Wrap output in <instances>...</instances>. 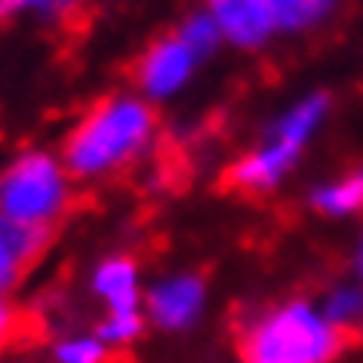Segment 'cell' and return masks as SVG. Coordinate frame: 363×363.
I'll return each mask as SVG.
<instances>
[{
    "mask_svg": "<svg viewBox=\"0 0 363 363\" xmlns=\"http://www.w3.org/2000/svg\"><path fill=\"white\" fill-rule=\"evenodd\" d=\"M16 326H19V311H16L10 296H0V348L13 339Z\"/></svg>",
    "mask_w": 363,
    "mask_h": 363,
    "instance_id": "17",
    "label": "cell"
},
{
    "mask_svg": "<svg viewBox=\"0 0 363 363\" xmlns=\"http://www.w3.org/2000/svg\"><path fill=\"white\" fill-rule=\"evenodd\" d=\"M86 293L105 308V314L142 311V271L139 262L126 252H108L96 259L86 274Z\"/></svg>",
    "mask_w": 363,
    "mask_h": 363,
    "instance_id": "6",
    "label": "cell"
},
{
    "mask_svg": "<svg viewBox=\"0 0 363 363\" xmlns=\"http://www.w3.org/2000/svg\"><path fill=\"white\" fill-rule=\"evenodd\" d=\"M50 363H111L114 351H108L96 339L93 330H65L47 345Z\"/></svg>",
    "mask_w": 363,
    "mask_h": 363,
    "instance_id": "10",
    "label": "cell"
},
{
    "mask_svg": "<svg viewBox=\"0 0 363 363\" xmlns=\"http://www.w3.org/2000/svg\"><path fill=\"white\" fill-rule=\"evenodd\" d=\"M357 317H363V293H357V289H339L335 296H330V302H326V320L333 326L351 323Z\"/></svg>",
    "mask_w": 363,
    "mask_h": 363,
    "instance_id": "16",
    "label": "cell"
},
{
    "mask_svg": "<svg viewBox=\"0 0 363 363\" xmlns=\"http://www.w3.org/2000/svg\"><path fill=\"white\" fill-rule=\"evenodd\" d=\"M197 65H201V59L172 31L167 38L154 40L139 56V62H135V68H133L135 93L142 99H148L151 105L169 102L172 96H179L182 89L188 86V80L194 77Z\"/></svg>",
    "mask_w": 363,
    "mask_h": 363,
    "instance_id": "5",
    "label": "cell"
},
{
    "mask_svg": "<svg viewBox=\"0 0 363 363\" xmlns=\"http://www.w3.org/2000/svg\"><path fill=\"white\" fill-rule=\"evenodd\" d=\"M206 308V284L191 271L154 277L142 293V314L160 333H185L201 320Z\"/></svg>",
    "mask_w": 363,
    "mask_h": 363,
    "instance_id": "4",
    "label": "cell"
},
{
    "mask_svg": "<svg viewBox=\"0 0 363 363\" xmlns=\"http://www.w3.org/2000/svg\"><path fill=\"white\" fill-rule=\"evenodd\" d=\"M16 19H19V13H16L13 0H0V25H10Z\"/></svg>",
    "mask_w": 363,
    "mask_h": 363,
    "instance_id": "18",
    "label": "cell"
},
{
    "mask_svg": "<svg viewBox=\"0 0 363 363\" xmlns=\"http://www.w3.org/2000/svg\"><path fill=\"white\" fill-rule=\"evenodd\" d=\"M19 19H31L40 25H59L68 22L86 0H13Z\"/></svg>",
    "mask_w": 363,
    "mask_h": 363,
    "instance_id": "15",
    "label": "cell"
},
{
    "mask_svg": "<svg viewBox=\"0 0 363 363\" xmlns=\"http://www.w3.org/2000/svg\"><path fill=\"white\" fill-rule=\"evenodd\" d=\"M360 274H363V252H360Z\"/></svg>",
    "mask_w": 363,
    "mask_h": 363,
    "instance_id": "19",
    "label": "cell"
},
{
    "mask_svg": "<svg viewBox=\"0 0 363 363\" xmlns=\"http://www.w3.org/2000/svg\"><path fill=\"white\" fill-rule=\"evenodd\" d=\"M56 231L16 225L0 216V296H10L25 284L28 271L47 256Z\"/></svg>",
    "mask_w": 363,
    "mask_h": 363,
    "instance_id": "7",
    "label": "cell"
},
{
    "mask_svg": "<svg viewBox=\"0 0 363 363\" xmlns=\"http://www.w3.org/2000/svg\"><path fill=\"white\" fill-rule=\"evenodd\" d=\"M314 206L320 213H330V216H342V213L360 210V206H363V172L320 188V191L314 194Z\"/></svg>",
    "mask_w": 363,
    "mask_h": 363,
    "instance_id": "13",
    "label": "cell"
},
{
    "mask_svg": "<svg viewBox=\"0 0 363 363\" xmlns=\"http://www.w3.org/2000/svg\"><path fill=\"white\" fill-rule=\"evenodd\" d=\"M298 148H302L298 142H289L284 135H271V142L262 151L234 163L228 169V182L240 191H265L293 167Z\"/></svg>",
    "mask_w": 363,
    "mask_h": 363,
    "instance_id": "9",
    "label": "cell"
},
{
    "mask_svg": "<svg viewBox=\"0 0 363 363\" xmlns=\"http://www.w3.org/2000/svg\"><path fill=\"white\" fill-rule=\"evenodd\" d=\"M206 13L219 25L222 38L238 47H259L277 28L268 0H206Z\"/></svg>",
    "mask_w": 363,
    "mask_h": 363,
    "instance_id": "8",
    "label": "cell"
},
{
    "mask_svg": "<svg viewBox=\"0 0 363 363\" xmlns=\"http://www.w3.org/2000/svg\"><path fill=\"white\" fill-rule=\"evenodd\" d=\"M342 333L305 305L268 314L243 339L250 363H326L339 351Z\"/></svg>",
    "mask_w": 363,
    "mask_h": 363,
    "instance_id": "3",
    "label": "cell"
},
{
    "mask_svg": "<svg viewBox=\"0 0 363 363\" xmlns=\"http://www.w3.org/2000/svg\"><path fill=\"white\" fill-rule=\"evenodd\" d=\"M274 10L277 28H302L330 13L333 0H268Z\"/></svg>",
    "mask_w": 363,
    "mask_h": 363,
    "instance_id": "14",
    "label": "cell"
},
{
    "mask_svg": "<svg viewBox=\"0 0 363 363\" xmlns=\"http://www.w3.org/2000/svg\"><path fill=\"white\" fill-rule=\"evenodd\" d=\"M96 333V339L105 345L108 351H123L135 345L145 333V314L142 311H133V314H102L99 320L89 326Z\"/></svg>",
    "mask_w": 363,
    "mask_h": 363,
    "instance_id": "11",
    "label": "cell"
},
{
    "mask_svg": "<svg viewBox=\"0 0 363 363\" xmlns=\"http://www.w3.org/2000/svg\"><path fill=\"white\" fill-rule=\"evenodd\" d=\"M179 34V40L185 43L188 50L194 52L197 59H210L216 50H219V43H222V31H219V25L213 22V16L206 13V10H197L191 13L185 22L176 28Z\"/></svg>",
    "mask_w": 363,
    "mask_h": 363,
    "instance_id": "12",
    "label": "cell"
},
{
    "mask_svg": "<svg viewBox=\"0 0 363 363\" xmlns=\"http://www.w3.org/2000/svg\"><path fill=\"white\" fill-rule=\"evenodd\" d=\"M157 135L160 117L148 99L108 93L65 133L59 154L77 185H99L148 157Z\"/></svg>",
    "mask_w": 363,
    "mask_h": 363,
    "instance_id": "1",
    "label": "cell"
},
{
    "mask_svg": "<svg viewBox=\"0 0 363 363\" xmlns=\"http://www.w3.org/2000/svg\"><path fill=\"white\" fill-rule=\"evenodd\" d=\"M77 201V182L56 148L16 151L0 167V216L16 225L56 231Z\"/></svg>",
    "mask_w": 363,
    "mask_h": 363,
    "instance_id": "2",
    "label": "cell"
}]
</instances>
